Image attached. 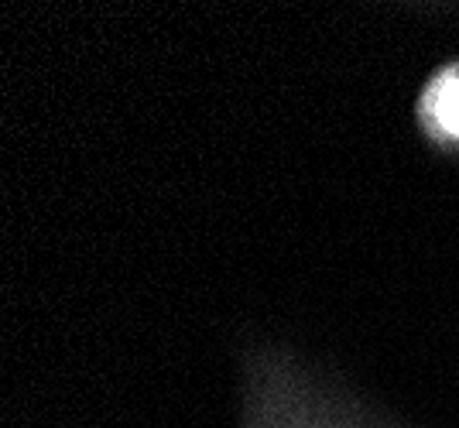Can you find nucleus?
<instances>
[{
  "label": "nucleus",
  "mask_w": 459,
  "mask_h": 428,
  "mask_svg": "<svg viewBox=\"0 0 459 428\" xmlns=\"http://www.w3.org/2000/svg\"><path fill=\"white\" fill-rule=\"evenodd\" d=\"M436 114H439V120L449 127V131H453V134H459V79L446 82V86L439 90Z\"/></svg>",
  "instance_id": "f257e3e1"
}]
</instances>
